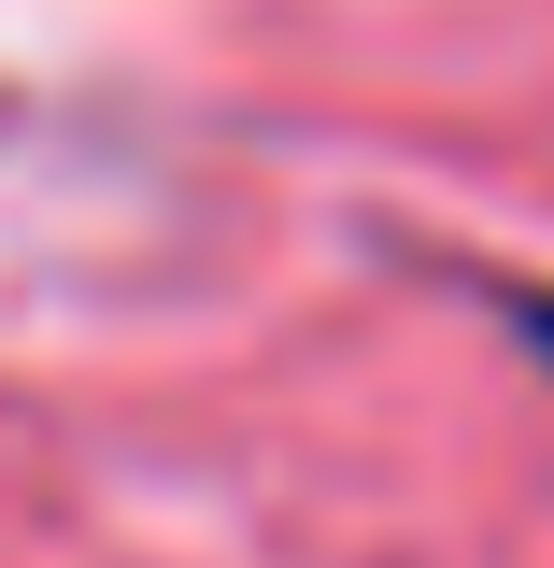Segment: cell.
I'll use <instances>...</instances> for the list:
<instances>
[{
    "label": "cell",
    "instance_id": "obj_1",
    "mask_svg": "<svg viewBox=\"0 0 554 568\" xmlns=\"http://www.w3.org/2000/svg\"><path fill=\"white\" fill-rule=\"evenodd\" d=\"M497 313H512V342L554 355V284H497Z\"/></svg>",
    "mask_w": 554,
    "mask_h": 568
}]
</instances>
